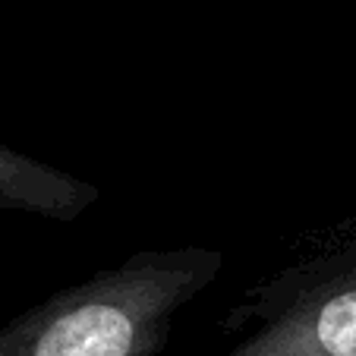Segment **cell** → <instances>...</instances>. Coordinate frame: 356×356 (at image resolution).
Returning <instances> with one entry per match:
<instances>
[{"instance_id":"cell-1","label":"cell","mask_w":356,"mask_h":356,"mask_svg":"<svg viewBox=\"0 0 356 356\" xmlns=\"http://www.w3.org/2000/svg\"><path fill=\"white\" fill-rule=\"evenodd\" d=\"M224 265L211 246L133 252L0 325V356H161L177 316Z\"/></svg>"},{"instance_id":"cell-2","label":"cell","mask_w":356,"mask_h":356,"mask_svg":"<svg viewBox=\"0 0 356 356\" xmlns=\"http://www.w3.org/2000/svg\"><path fill=\"white\" fill-rule=\"evenodd\" d=\"M221 356H356V218L243 293Z\"/></svg>"},{"instance_id":"cell-3","label":"cell","mask_w":356,"mask_h":356,"mask_svg":"<svg viewBox=\"0 0 356 356\" xmlns=\"http://www.w3.org/2000/svg\"><path fill=\"white\" fill-rule=\"evenodd\" d=\"M101 189L86 177L51 168L0 142V211L70 224L98 202Z\"/></svg>"}]
</instances>
